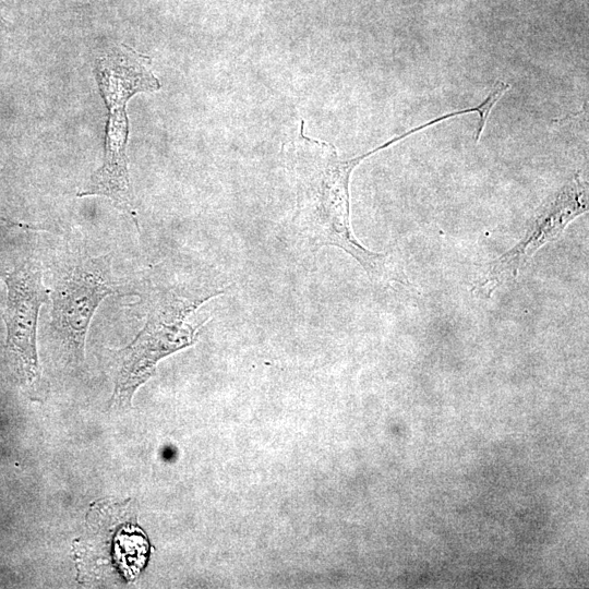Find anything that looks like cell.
I'll use <instances>...</instances> for the list:
<instances>
[{"mask_svg": "<svg viewBox=\"0 0 589 589\" xmlns=\"http://www.w3.org/2000/svg\"><path fill=\"white\" fill-rule=\"evenodd\" d=\"M449 119L445 113L397 135L362 155L341 159L334 145L299 134L283 146V157L296 194L293 225L312 248L336 247L351 255L374 283L410 286L402 267L387 253L363 247L350 223L349 183L353 169L369 156L423 129Z\"/></svg>", "mask_w": 589, "mask_h": 589, "instance_id": "obj_1", "label": "cell"}, {"mask_svg": "<svg viewBox=\"0 0 589 589\" xmlns=\"http://www.w3.org/2000/svg\"><path fill=\"white\" fill-rule=\"evenodd\" d=\"M94 70L108 110L105 154L103 165L77 196L107 197L139 228L128 169L127 106L132 96L157 91L160 83L152 70L151 58L124 44L106 49L96 59Z\"/></svg>", "mask_w": 589, "mask_h": 589, "instance_id": "obj_2", "label": "cell"}, {"mask_svg": "<svg viewBox=\"0 0 589 589\" xmlns=\"http://www.w3.org/2000/svg\"><path fill=\"white\" fill-rule=\"evenodd\" d=\"M220 292L188 296L170 290L155 299L143 328L118 351L119 368L112 396L116 405L130 404L135 390L148 380L161 358L195 341L197 326L189 322L191 314Z\"/></svg>", "mask_w": 589, "mask_h": 589, "instance_id": "obj_3", "label": "cell"}, {"mask_svg": "<svg viewBox=\"0 0 589 589\" xmlns=\"http://www.w3.org/2000/svg\"><path fill=\"white\" fill-rule=\"evenodd\" d=\"M110 261L86 257L59 277L49 294L52 301L50 326L67 352L84 357L86 334L100 302L118 292Z\"/></svg>", "mask_w": 589, "mask_h": 589, "instance_id": "obj_4", "label": "cell"}, {"mask_svg": "<svg viewBox=\"0 0 589 589\" xmlns=\"http://www.w3.org/2000/svg\"><path fill=\"white\" fill-rule=\"evenodd\" d=\"M8 294L3 312L7 351L20 380L32 390L41 387V371L36 349L39 310L49 297L36 261L19 264L4 279Z\"/></svg>", "mask_w": 589, "mask_h": 589, "instance_id": "obj_5", "label": "cell"}, {"mask_svg": "<svg viewBox=\"0 0 589 589\" xmlns=\"http://www.w3.org/2000/svg\"><path fill=\"white\" fill-rule=\"evenodd\" d=\"M587 211V182L577 172L539 208L522 239L489 265L472 290L491 297L497 287L516 278L521 266L541 247L558 239L567 225Z\"/></svg>", "mask_w": 589, "mask_h": 589, "instance_id": "obj_6", "label": "cell"}, {"mask_svg": "<svg viewBox=\"0 0 589 589\" xmlns=\"http://www.w3.org/2000/svg\"><path fill=\"white\" fill-rule=\"evenodd\" d=\"M509 89V85L503 81H497L493 88L491 89L490 94L488 96H491L495 104L500 100V98ZM494 104V105H495ZM485 128V124L484 125H479V123L477 124V129H476V132H474V140L476 142H479L482 132Z\"/></svg>", "mask_w": 589, "mask_h": 589, "instance_id": "obj_7", "label": "cell"}]
</instances>
